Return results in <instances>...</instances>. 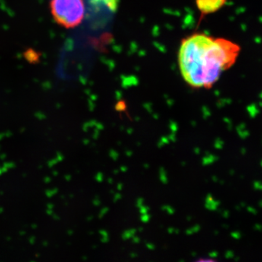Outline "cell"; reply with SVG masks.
Instances as JSON below:
<instances>
[{
  "label": "cell",
  "instance_id": "6da1fadb",
  "mask_svg": "<svg viewBox=\"0 0 262 262\" xmlns=\"http://www.w3.org/2000/svg\"><path fill=\"white\" fill-rule=\"evenodd\" d=\"M241 47L223 38L195 34L181 42L178 64L184 80L196 88H210L236 62Z\"/></svg>",
  "mask_w": 262,
  "mask_h": 262
},
{
  "label": "cell",
  "instance_id": "7a4b0ae2",
  "mask_svg": "<svg viewBox=\"0 0 262 262\" xmlns=\"http://www.w3.org/2000/svg\"><path fill=\"white\" fill-rule=\"evenodd\" d=\"M50 8L55 22L66 29L79 26L86 13L83 0H51Z\"/></svg>",
  "mask_w": 262,
  "mask_h": 262
},
{
  "label": "cell",
  "instance_id": "3957f363",
  "mask_svg": "<svg viewBox=\"0 0 262 262\" xmlns=\"http://www.w3.org/2000/svg\"><path fill=\"white\" fill-rule=\"evenodd\" d=\"M226 2L227 0H196L197 8L203 16L217 12Z\"/></svg>",
  "mask_w": 262,
  "mask_h": 262
},
{
  "label": "cell",
  "instance_id": "277c9868",
  "mask_svg": "<svg viewBox=\"0 0 262 262\" xmlns=\"http://www.w3.org/2000/svg\"><path fill=\"white\" fill-rule=\"evenodd\" d=\"M118 1L119 0H90V2L94 5L102 4L106 6L109 10L115 12L118 9Z\"/></svg>",
  "mask_w": 262,
  "mask_h": 262
}]
</instances>
